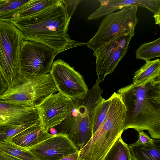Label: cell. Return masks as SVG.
I'll use <instances>...</instances> for the list:
<instances>
[{"instance_id": "obj_1", "label": "cell", "mask_w": 160, "mask_h": 160, "mask_svg": "<svg viewBox=\"0 0 160 160\" xmlns=\"http://www.w3.org/2000/svg\"><path fill=\"white\" fill-rule=\"evenodd\" d=\"M74 12L68 1L58 0L31 16L12 23L21 31L24 40L45 44L60 53L86 44L72 40L67 34Z\"/></svg>"}, {"instance_id": "obj_2", "label": "cell", "mask_w": 160, "mask_h": 160, "mask_svg": "<svg viewBox=\"0 0 160 160\" xmlns=\"http://www.w3.org/2000/svg\"><path fill=\"white\" fill-rule=\"evenodd\" d=\"M116 93L126 109L123 131L133 128L147 130L153 139H160V75L139 85L132 83Z\"/></svg>"}, {"instance_id": "obj_3", "label": "cell", "mask_w": 160, "mask_h": 160, "mask_svg": "<svg viewBox=\"0 0 160 160\" xmlns=\"http://www.w3.org/2000/svg\"><path fill=\"white\" fill-rule=\"evenodd\" d=\"M57 91L49 73L37 75L21 71L0 97V102L15 106L35 107Z\"/></svg>"}, {"instance_id": "obj_4", "label": "cell", "mask_w": 160, "mask_h": 160, "mask_svg": "<svg viewBox=\"0 0 160 160\" xmlns=\"http://www.w3.org/2000/svg\"><path fill=\"white\" fill-rule=\"evenodd\" d=\"M138 7L126 6L106 16L95 34L85 44L94 51L116 38L135 34Z\"/></svg>"}, {"instance_id": "obj_5", "label": "cell", "mask_w": 160, "mask_h": 160, "mask_svg": "<svg viewBox=\"0 0 160 160\" xmlns=\"http://www.w3.org/2000/svg\"><path fill=\"white\" fill-rule=\"evenodd\" d=\"M24 41L21 31L13 23L0 21V71L8 86L21 72Z\"/></svg>"}, {"instance_id": "obj_6", "label": "cell", "mask_w": 160, "mask_h": 160, "mask_svg": "<svg viewBox=\"0 0 160 160\" xmlns=\"http://www.w3.org/2000/svg\"><path fill=\"white\" fill-rule=\"evenodd\" d=\"M124 122L118 116L108 113L92 138L78 151L84 160H103L107 153L124 131Z\"/></svg>"}, {"instance_id": "obj_7", "label": "cell", "mask_w": 160, "mask_h": 160, "mask_svg": "<svg viewBox=\"0 0 160 160\" xmlns=\"http://www.w3.org/2000/svg\"><path fill=\"white\" fill-rule=\"evenodd\" d=\"M92 110L78 99L72 100L71 109L67 118L54 128L57 133L66 135L78 151L86 144L92 136L91 118Z\"/></svg>"}, {"instance_id": "obj_8", "label": "cell", "mask_w": 160, "mask_h": 160, "mask_svg": "<svg viewBox=\"0 0 160 160\" xmlns=\"http://www.w3.org/2000/svg\"><path fill=\"white\" fill-rule=\"evenodd\" d=\"M59 52L45 44L24 40L20 53L21 71L37 75L49 73Z\"/></svg>"}, {"instance_id": "obj_9", "label": "cell", "mask_w": 160, "mask_h": 160, "mask_svg": "<svg viewBox=\"0 0 160 160\" xmlns=\"http://www.w3.org/2000/svg\"><path fill=\"white\" fill-rule=\"evenodd\" d=\"M49 74L58 92L72 100L82 97L89 90L83 76L61 59L53 62Z\"/></svg>"}, {"instance_id": "obj_10", "label": "cell", "mask_w": 160, "mask_h": 160, "mask_svg": "<svg viewBox=\"0 0 160 160\" xmlns=\"http://www.w3.org/2000/svg\"><path fill=\"white\" fill-rule=\"evenodd\" d=\"M134 34L117 38L93 51L96 57V81L100 83L106 76L112 74L119 62L125 56Z\"/></svg>"}, {"instance_id": "obj_11", "label": "cell", "mask_w": 160, "mask_h": 160, "mask_svg": "<svg viewBox=\"0 0 160 160\" xmlns=\"http://www.w3.org/2000/svg\"><path fill=\"white\" fill-rule=\"evenodd\" d=\"M72 101L58 92L46 97L35 107L40 122L47 131L67 118L71 109Z\"/></svg>"}, {"instance_id": "obj_12", "label": "cell", "mask_w": 160, "mask_h": 160, "mask_svg": "<svg viewBox=\"0 0 160 160\" xmlns=\"http://www.w3.org/2000/svg\"><path fill=\"white\" fill-rule=\"evenodd\" d=\"M26 149L39 160H60L78 151L67 136L57 133Z\"/></svg>"}, {"instance_id": "obj_13", "label": "cell", "mask_w": 160, "mask_h": 160, "mask_svg": "<svg viewBox=\"0 0 160 160\" xmlns=\"http://www.w3.org/2000/svg\"><path fill=\"white\" fill-rule=\"evenodd\" d=\"M39 120L35 107L15 106L0 102V130L12 125Z\"/></svg>"}, {"instance_id": "obj_14", "label": "cell", "mask_w": 160, "mask_h": 160, "mask_svg": "<svg viewBox=\"0 0 160 160\" xmlns=\"http://www.w3.org/2000/svg\"><path fill=\"white\" fill-rule=\"evenodd\" d=\"M100 7L88 18L89 20L97 19L116 10L126 6L145 8L154 15L160 13V0H100Z\"/></svg>"}, {"instance_id": "obj_15", "label": "cell", "mask_w": 160, "mask_h": 160, "mask_svg": "<svg viewBox=\"0 0 160 160\" xmlns=\"http://www.w3.org/2000/svg\"><path fill=\"white\" fill-rule=\"evenodd\" d=\"M58 0H29L14 10L0 16V21L12 22L31 16L56 2Z\"/></svg>"}, {"instance_id": "obj_16", "label": "cell", "mask_w": 160, "mask_h": 160, "mask_svg": "<svg viewBox=\"0 0 160 160\" xmlns=\"http://www.w3.org/2000/svg\"><path fill=\"white\" fill-rule=\"evenodd\" d=\"M53 135L46 130L39 121L16 135L11 141L17 145L27 149L39 143Z\"/></svg>"}, {"instance_id": "obj_17", "label": "cell", "mask_w": 160, "mask_h": 160, "mask_svg": "<svg viewBox=\"0 0 160 160\" xmlns=\"http://www.w3.org/2000/svg\"><path fill=\"white\" fill-rule=\"evenodd\" d=\"M160 141L151 144L129 145L132 160H160Z\"/></svg>"}, {"instance_id": "obj_18", "label": "cell", "mask_w": 160, "mask_h": 160, "mask_svg": "<svg viewBox=\"0 0 160 160\" xmlns=\"http://www.w3.org/2000/svg\"><path fill=\"white\" fill-rule=\"evenodd\" d=\"M160 75V59L146 61L145 63L134 72L132 83L139 85L150 79Z\"/></svg>"}, {"instance_id": "obj_19", "label": "cell", "mask_w": 160, "mask_h": 160, "mask_svg": "<svg viewBox=\"0 0 160 160\" xmlns=\"http://www.w3.org/2000/svg\"><path fill=\"white\" fill-rule=\"evenodd\" d=\"M103 160H132L129 145L123 141L121 136L114 143Z\"/></svg>"}, {"instance_id": "obj_20", "label": "cell", "mask_w": 160, "mask_h": 160, "mask_svg": "<svg viewBox=\"0 0 160 160\" xmlns=\"http://www.w3.org/2000/svg\"><path fill=\"white\" fill-rule=\"evenodd\" d=\"M0 151L21 160H39L29 150L17 145L11 140L0 143Z\"/></svg>"}, {"instance_id": "obj_21", "label": "cell", "mask_w": 160, "mask_h": 160, "mask_svg": "<svg viewBox=\"0 0 160 160\" xmlns=\"http://www.w3.org/2000/svg\"><path fill=\"white\" fill-rule=\"evenodd\" d=\"M136 58L145 61L160 57V38L142 44L135 51Z\"/></svg>"}, {"instance_id": "obj_22", "label": "cell", "mask_w": 160, "mask_h": 160, "mask_svg": "<svg viewBox=\"0 0 160 160\" xmlns=\"http://www.w3.org/2000/svg\"><path fill=\"white\" fill-rule=\"evenodd\" d=\"M110 102L109 98L100 102L94 108L91 114L92 135L104 121L108 112Z\"/></svg>"}, {"instance_id": "obj_23", "label": "cell", "mask_w": 160, "mask_h": 160, "mask_svg": "<svg viewBox=\"0 0 160 160\" xmlns=\"http://www.w3.org/2000/svg\"><path fill=\"white\" fill-rule=\"evenodd\" d=\"M40 121V120H39ZM39 121L12 125L0 130V143L10 140L16 135Z\"/></svg>"}, {"instance_id": "obj_24", "label": "cell", "mask_w": 160, "mask_h": 160, "mask_svg": "<svg viewBox=\"0 0 160 160\" xmlns=\"http://www.w3.org/2000/svg\"><path fill=\"white\" fill-rule=\"evenodd\" d=\"M29 0H0V16L16 9L28 2Z\"/></svg>"}, {"instance_id": "obj_25", "label": "cell", "mask_w": 160, "mask_h": 160, "mask_svg": "<svg viewBox=\"0 0 160 160\" xmlns=\"http://www.w3.org/2000/svg\"><path fill=\"white\" fill-rule=\"evenodd\" d=\"M138 132V139L135 142L136 144H151L154 143L159 140L152 139L148 134L143 131Z\"/></svg>"}, {"instance_id": "obj_26", "label": "cell", "mask_w": 160, "mask_h": 160, "mask_svg": "<svg viewBox=\"0 0 160 160\" xmlns=\"http://www.w3.org/2000/svg\"><path fill=\"white\" fill-rule=\"evenodd\" d=\"M8 86L0 71V97L6 91Z\"/></svg>"}, {"instance_id": "obj_27", "label": "cell", "mask_w": 160, "mask_h": 160, "mask_svg": "<svg viewBox=\"0 0 160 160\" xmlns=\"http://www.w3.org/2000/svg\"><path fill=\"white\" fill-rule=\"evenodd\" d=\"M3 156L7 160H21L11 155L1 151Z\"/></svg>"}, {"instance_id": "obj_28", "label": "cell", "mask_w": 160, "mask_h": 160, "mask_svg": "<svg viewBox=\"0 0 160 160\" xmlns=\"http://www.w3.org/2000/svg\"><path fill=\"white\" fill-rule=\"evenodd\" d=\"M153 17L155 20V23L156 24L160 25V13L154 15Z\"/></svg>"}, {"instance_id": "obj_29", "label": "cell", "mask_w": 160, "mask_h": 160, "mask_svg": "<svg viewBox=\"0 0 160 160\" xmlns=\"http://www.w3.org/2000/svg\"><path fill=\"white\" fill-rule=\"evenodd\" d=\"M0 160H7L3 156L2 152L0 151Z\"/></svg>"}, {"instance_id": "obj_30", "label": "cell", "mask_w": 160, "mask_h": 160, "mask_svg": "<svg viewBox=\"0 0 160 160\" xmlns=\"http://www.w3.org/2000/svg\"><path fill=\"white\" fill-rule=\"evenodd\" d=\"M76 160H84L81 158L79 156V155L78 157V158Z\"/></svg>"}]
</instances>
